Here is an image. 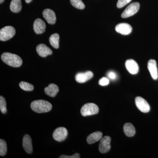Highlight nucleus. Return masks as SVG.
Masks as SVG:
<instances>
[{"instance_id": "1", "label": "nucleus", "mask_w": 158, "mask_h": 158, "mask_svg": "<svg viewBox=\"0 0 158 158\" xmlns=\"http://www.w3.org/2000/svg\"><path fill=\"white\" fill-rule=\"evenodd\" d=\"M1 59L3 62L11 67H19L23 63L22 59L19 56L11 53H4L1 56Z\"/></svg>"}, {"instance_id": "2", "label": "nucleus", "mask_w": 158, "mask_h": 158, "mask_svg": "<svg viewBox=\"0 0 158 158\" xmlns=\"http://www.w3.org/2000/svg\"><path fill=\"white\" fill-rule=\"evenodd\" d=\"M31 107L34 112L39 113H47L52 109L50 103L44 100L34 101L31 103Z\"/></svg>"}, {"instance_id": "3", "label": "nucleus", "mask_w": 158, "mask_h": 158, "mask_svg": "<svg viewBox=\"0 0 158 158\" xmlns=\"http://www.w3.org/2000/svg\"><path fill=\"white\" fill-rule=\"evenodd\" d=\"M98 106L92 103L85 104L82 106L81 110V114L84 116L95 115L98 113Z\"/></svg>"}, {"instance_id": "4", "label": "nucleus", "mask_w": 158, "mask_h": 158, "mask_svg": "<svg viewBox=\"0 0 158 158\" xmlns=\"http://www.w3.org/2000/svg\"><path fill=\"white\" fill-rule=\"evenodd\" d=\"M15 34V30L11 26H6L0 30V40L5 41L12 38Z\"/></svg>"}, {"instance_id": "5", "label": "nucleus", "mask_w": 158, "mask_h": 158, "mask_svg": "<svg viewBox=\"0 0 158 158\" xmlns=\"http://www.w3.org/2000/svg\"><path fill=\"white\" fill-rule=\"evenodd\" d=\"M140 4L138 2H134L130 4L122 13L121 17L123 18H127L132 16L138 12Z\"/></svg>"}, {"instance_id": "6", "label": "nucleus", "mask_w": 158, "mask_h": 158, "mask_svg": "<svg viewBox=\"0 0 158 158\" xmlns=\"http://www.w3.org/2000/svg\"><path fill=\"white\" fill-rule=\"evenodd\" d=\"M111 138L110 136H106L102 138L99 144L100 152L103 154L108 152L111 149Z\"/></svg>"}, {"instance_id": "7", "label": "nucleus", "mask_w": 158, "mask_h": 158, "mask_svg": "<svg viewBox=\"0 0 158 158\" xmlns=\"http://www.w3.org/2000/svg\"><path fill=\"white\" fill-rule=\"evenodd\" d=\"M68 135V131L65 128L59 127L54 131L53 137L56 141L61 142L65 140Z\"/></svg>"}, {"instance_id": "8", "label": "nucleus", "mask_w": 158, "mask_h": 158, "mask_svg": "<svg viewBox=\"0 0 158 158\" xmlns=\"http://www.w3.org/2000/svg\"><path fill=\"white\" fill-rule=\"evenodd\" d=\"M135 104L138 110L142 113H147L150 110V107L147 102L141 97H137L135 98Z\"/></svg>"}, {"instance_id": "9", "label": "nucleus", "mask_w": 158, "mask_h": 158, "mask_svg": "<svg viewBox=\"0 0 158 158\" xmlns=\"http://www.w3.org/2000/svg\"><path fill=\"white\" fill-rule=\"evenodd\" d=\"M115 30L119 34L123 35H127L131 34L132 31V28L129 24L121 23L116 25Z\"/></svg>"}, {"instance_id": "10", "label": "nucleus", "mask_w": 158, "mask_h": 158, "mask_svg": "<svg viewBox=\"0 0 158 158\" xmlns=\"http://www.w3.org/2000/svg\"><path fill=\"white\" fill-rule=\"evenodd\" d=\"M93 77L92 72L87 71L85 73H79L75 76V80L79 83H84L88 81Z\"/></svg>"}, {"instance_id": "11", "label": "nucleus", "mask_w": 158, "mask_h": 158, "mask_svg": "<svg viewBox=\"0 0 158 158\" xmlns=\"http://www.w3.org/2000/svg\"><path fill=\"white\" fill-rule=\"evenodd\" d=\"M125 66L127 69L130 73L135 75L139 71V66L137 63L133 59H129L125 62Z\"/></svg>"}, {"instance_id": "12", "label": "nucleus", "mask_w": 158, "mask_h": 158, "mask_svg": "<svg viewBox=\"0 0 158 158\" xmlns=\"http://www.w3.org/2000/svg\"><path fill=\"white\" fill-rule=\"evenodd\" d=\"M43 17L49 24L53 25L56 23V14L53 10L50 9H46L43 11Z\"/></svg>"}, {"instance_id": "13", "label": "nucleus", "mask_w": 158, "mask_h": 158, "mask_svg": "<svg viewBox=\"0 0 158 158\" xmlns=\"http://www.w3.org/2000/svg\"><path fill=\"white\" fill-rule=\"evenodd\" d=\"M148 69L152 78L157 80L158 78V69L156 62L154 59H150L148 62Z\"/></svg>"}, {"instance_id": "14", "label": "nucleus", "mask_w": 158, "mask_h": 158, "mask_svg": "<svg viewBox=\"0 0 158 158\" xmlns=\"http://www.w3.org/2000/svg\"><path fill=\"white\" fill-rule=\"evenodd\" d=\"M34 30L36 34H43L45 31L46 24L44 22L40 19H37L34 23Z\"/></svg>"}, {"instance_id": "15", "label": "nucleus", "mask_w": 158, "mask_h": 158, "mask_svg": "<svg viewBox=\"0 0 158 158\" xmlns=\"http://www.w3.org/2000/svg\"><path fill=\"white\" fill-rule=\"evenodd\" d=\"M36 51L40 56L46 57L52 54V51L45 44H40L36 48Z\"/></svg>"}, {"instance_id": "16", "label": "nucleus", "mask_w": 158, "mask_h": 158, "mask_svg": "<svg viewBox=\"0 0 158 158\" xmlns=\"http://www.w3.org/2000/svg\"><path fill=\"white\" fill-rule=\"evenodd\" d=\"M23 146L27 153L31 154L33 152L32 140L31 137L28 135H26L24 136L23 140Z\"/></svg>"}, {"instance_id": "17", "label": "nucleus", "mask_w": 158, "mask_h": 158, "mask_svg": "<svg viewBox=\"0 0 158 158\" xmlns=\"http://www.w3.org/2000/svg\"><path fill=\"white\" fill-rule=\"evenodd\" d=\"M59 91V88L57 85L55 84H51L44 89V92L47 95L55 97Z\"/></svg>"}, {"instance_id": "18", "label": "nucleus", "mask_w": 158, "mask_h": 158, "mask_svg": "<svg viewBox=\"0 0 158 158\" xmlns=\"http://www.w3.org/2000/svg\"><path fill=\"white\" fill-rule=\"evenodd\" d=\"M102 138V133L100 131L94 132L90 134L87 138L88 144H92L100 140Z\"/></svg>"}, {"instance_id": "19", "label": "nucleus", "mask_w": 158, "mask_h": 158, "mask_svg": "<svg viewBox=\"0 0 158 158\" xmlns=\"http://www.w3.org/2000/svg\"><path fill=\"white\" fill-rule=\"evenodd\" d=\"M22 8L21 0H12L10 5V9L12 12L18 13Z\"/></svg>"}, {"instance_id": "20", "label": "nucleus", "mask_w": 158, "mask_h": 158, "mask_svg": "<svg viewBox=\"0 0 158 158\" xmlns=\"http://www.w3.org/2000/svg\"><path fill=\"white\" fill-rule=\"evenodd\" d=\"M123 131L126 135L129 137H133L135 134V129L131 123H127L123 127Z\"/></svg>"}, {"instance_id": "21", "label": "nucleus", "mask_w": 158, "mask_h": 158, "mask_svg": "<svg viewBox=\"0 0 158 158\" xmlns=\"http://www.w3.org/2000/svg\"><path fill=\"white\" fill-rule=\"evenodd\" d=\"M59 34H54L51 35L49 38L50 44L54 48L57 49L59 48Z\"/></svg>"}, {"instance_id": "22", "label": "nucleus", "mask_w": 158, "mask_h": 158, "mask_svg": "<svg viewBox=\"0 0 158 158\" xmlns=\"http://www.w3.org/2000/svg\"><path fill=\"white\" fill-rule=\"evenodd\" d=\"M19 85L22 89L25 91H31L34 89V86L27 82L21 81L19 83Z\"/></svg>"}, {"instance_id": "23", "label": "nucleus", "mask_w": 158, "mask_h": 158, "mask_svg": "<svg viewBox=\"0 0 158 158\" xmlns=\"http://www.w3.org/2000/svg\"><path fill=\"white\" fill-rule=\"evenodd\" d=\"M70 3L75 8L79 9H84L85 5L81 0H70Z\"/></svg>"}, {"instance_id": "24", "label": "nucleus", "mask_w": 158, "mask_h": 158, "mask_svg": "<svg viewBox=\"0 0 158 158\" xmlns=\"http://www.w3.org/2000/svg\"><path fill=\"white\" fill-rule=\"evenodd\" d=\"M7 151V146L6 141L3 139H0V155H6Z\"/></svg>"}, {"instance_id": "25", "label": "nucleus", "mask_w": 158, "mask_h": 158, "mask_svg": "<svg viewBox=\"0 0 158 158\" xmlns=\"http://www.w3.org/2000/svg\"><path fill=\"white\" fill-rule=\"evenodd\" d=\"M0 110L3 114L7 113L6 100L2 96H0Z\"/></svg>"}, {"instance_id": "26", "label": "nucleus", "mask_w": 158, "mask_h": 158, "mask_svg": "<svg viewBox=\"0 0 158 158\" xmlns=\"http://www.w3.org/2000/svg\"><path fill=\"white\" fill-rule=\"evenodd\" d=\"M131 1V0H118L117 3V7L118 8H123Z\"/></svg>"}, {"instance_id": "27", "label": "nucleus", "mask_w": 158, "mask_h": 158, "mask_svg": "<svg viewBox=\"0 0 158 158\" xmlns=\"http://www.w3.org/2000/svg\"><path fill=\"white\" fill-rule=\"evenodd\" d=\"M99 85L102 86H106L109 85L110 81L106 77H102L99 81Z\"/></svg>"}, {"instance_id": "28", "label": "nucleus", "mask_w": 158, "mask_h": 158, "mask_svg": "<svg viewBox=\"0 0 158 158\" xmlns=\"http://www.w3.org/2000/svg\"><path fill=\"white\" fill-rule=\"evenodd\" d=\"M108 77L109 79H111L112 80H116L117 78V75L116 73L113 71H110L107 74Z\"/></svg>"}, {"instance_id": "29", "label": "nucleus", "mask_w": 158, "mask_h": 158, "mask_svg": "<svg viewBox=\"0 0 158 158\" xmlns=\"http://www.w3.org/2000/svg\"><path fill=\"white\" fill-rule=\"evenodd\" d=\"M59 158H80V155L78 153H76L73 156H69L66 155H62L60 156Z\"/></svg>"}, {"instance_id": "30", "label": "nucleus", "mask_w": 158, "mask_h": 158, "mask_svg": "<svg viewBox=\"0 0 158 158\" xmlns=\"http://www.w3.org/2000/svg\"><path fill=\"white\" fill-rule=\"evenodd\" d=\"M32 1V0H25V2L27 3H30Z\"/></svg>"}, {"instance_id": "31", "label": "nucleus", "mask_w": 158, "mask_h": 158, "mask_svg": "<svg viewBox=\"0 0 158 158\" xmlns=\"http://www.w3.org/2000/svg\"><path fill=\"white\" fill-rule=\"evenodd\" d=\"M4 1H5V0H0V3L2 4V3Z\"/></svg>"}]
</instances>
